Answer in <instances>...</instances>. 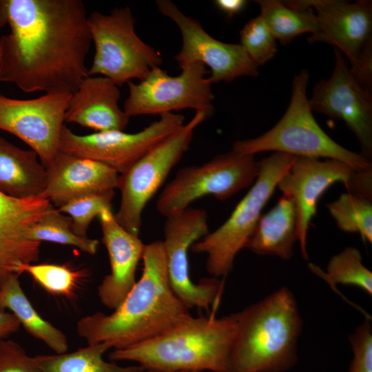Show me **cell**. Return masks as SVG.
Listing matches in <instances>:
<instances>
[{
    "label": "cell",
    "instance_id": "cell-39",
    "mask_svg": "<svg viewBox=\"0 0 372 372\" xmlns=\"http://www.w3.org/2000/svg\"><path fill=\"white\" fill-rule=\"evenodd\" d=\"M144 372H159L154 370H145ZM183 372H187V371H183Z\"/></svg>",
    "mask_w": 372,
    "mask_h": 372
},
{
    "label": "cell",
    "instance_id": "cell-32",
    "mask_svg": "<svg viewBox=\"0 0 372 372\" xmlns=\"http://www.w3.org/2000/svg\"><path fill=\"white\" fill-rule=\"evenodd\" d=\"M240 37V45L258 66L269 61L277 52L276 39L260 15L244 25Z\"/></svg>",
    "mask_w": 372,
    "mask_h": 372
},
{
    "label": "cell",
    "instance_id": "cell-12",
    "mask_svg": "<svg viewBox=\"0 0 372 372\" xmlns=\"http://www.w3.org/2000/svg\"><path fill=\"white\" fill-rule=\"evenodd\" d=\"M207 214L188 207L166 217L162 240L168 279L176 296L189 308L207 310L217 300L223 282L215 277L192 281L189 271L191 246L209 233Z\"/></svg>",
    "mask_w": 372,
    "mask_h": 372
},
{
    "label": "cell",
    "instance_id": "cell-13",
    "mask_svg": "<svg viewBox=\"0 0 372 372\" xmlns=\"http://www.w3.org/2000/svg\"><path fill=\"white\" fill-rule=\"evenodd\" d=\"M160 116L159 120L134 134L115 130L79 135L64 125L59 149L98 161L121 174L155 145L184 125L185 118L181 114L169 112Z\"/></svg>",
    "mask_w": 372,
    "mask_h": 372
},
{
    "label": "cell",
    "instance_id": "cell-24",
    "mask_svg": "<svg viewBox=\"0 0 372 372\" xmlns=\"http://www.w3.org/2000/svg\"><path fill=\"white\" fill-rule=\"evenodd\" d=\"M19 276H11L1 289L0 311L10 310L30 335L43 342L55 353L68 352L66 335L39 316L23 291Z\"/></svg>",
    "mask_w": 372,
    "mask_h": 372
},
{
    "label": "cell",
    "instance_id": "cell-36",
    "mask_svg": "<svg viewBox=\"0 0 372 372\" xmlns=\"http://www.w3.org/2000/svg\"><path fill=\"white\" fill-rule=\"evenodd\" d=\"M20 327V322L13 313L0 311V340L17 332Z\"/></svg>",
    "mask_w": 372,
    "mask_h": 372
},
{
    "label": "cell",
    "instance_id": "cell-3",
    "mask_svg": "<svg viewBox=\"0 0 372 372\" xmlns=\"http://www.w3.org/2000/svg\"><path fill=\"white\" fill-rule=\"evenodd\" d=\"M234 314L227 372H286L296 364L302 318L290 289L282 287Z\"/></svg>",
    "mask_w": 372,
    "mask_h": 372
},
{
    "label": "cell",
    "instance_id": "cell-33",
    "mask_svg": "<svg viewBox=\"0 0 372 372\" xmlns=\"http://www.w3.org/2000/svg\"><path fill=\"white\" fill-rule=\"evenodd\" d=\"M353 352L349 372H372V325L365 319L349 338Z\"/></svg>",
    "mask_w": 372,
    "mask_h": 372
},
{
    "label": "cell",
    "instance_id": "cell-34",
    "mask_svg": "<svg viewBox=\"0 0 372 372\" xmlns=\"http://www.w3.org/2000/svg\"><path fill=\"white\" fill-rule=\"evenodd\" d=\"M0 372H39L32 357L18 342L0 340Z\"/></svg>",
    "mask_w": 372,
    "mask_h": 372
},
{
    "label": "cell",
    "instance_id": "cell-20",
    "mask_svg": "<svg viewBox=\"0 0 372 372\" xmlns=\"http://www.w3.org/2000/svg\"><path fill=\"white\" fill-rule=\"evenodd\" d=\"M46 170V185L40 196L58 208L81 196L114 190L119 176L105 164L61 151Z\"/></svg>",
    "mask_w": 372,
    "mask_h": 372
},
{
    "label": "cell",
    "instance_id": "cell-17",
    "mask_svg": "<svg viewBox=\"0 0 372 372\" xmlns=\"http://www.w3.org/2000/svg\"><path fill=\"white\" fill-rule=\"evenodd\" d=\"M354 171L339 161L297 156L279 180L277 187L295 207L298 241L304 260L309 258L307 235L320 198L335 183H342L345 186Z\"/></svg>",
    "mask_w": 372,
    "mask_h": 372
},
{
    "label": "cell",
    "instance_id": "cell-16",
    "mask_svg": "<svg viewBox=\"0 0 372 372\" xmlns=\"http://www.w3.org/2000/svg\"><path fill=\"white\" fill-rule=\"evenodd\" d=\"M158 10L178 25L183 39L182 48L176 56L180 68L195 62L208 65L211 83L230 82L243 76H256L258 66L240 44L221 42L208 34L200 23L185 16L171 1H156Z\"/></svg>",
    "mask_w": 372,
    "mask_h": 372
},
{
    "label": "cell",
    "instance_id": "cell-26",
    "mask_svg": "<svg viewBox=\"0 0 372 372\" xmlns=\"http://www.w3.org/2000/svg\"><path fill=\"white\" fill-rule=\"evenodd\" d=\"M106 342L88 344L70 353L32 357L39 372H144L138 365L121 366L103 358L110 349Z\"/></svg>",
    "mask_w": 372,
    "mask_h": 372
},
{
    "label": "cell",
    "instance_id": "cell-15",
    "mask_svg": "<svg viewBox=\"0 0 372 372\" xmlns=\"http://www.w3.org/2000/svg\"><path fill=\"white\" fill-rule=\"evenodd\" d=\"M331 76L319 81L309 103L313 111L344 122L357 138L362 154L372 156V96L351 72L342 53L334 48Z\"/></svg>",
    "mask_w": 372,
    "mask_h": 372
},
{
    "label": "cell",
    "instance_id": "cell-8",
    "mask_svg": "<svg viewBox=\"0 0 372 372\" xmlns=\"http://www.w3.org/2000/svg\"><path fill=\"white\" fill-rule=\"evenodd\" d=\"M209 115L204 111H196L187 124L155 145L126 172L119 174L117 188L121 198L114 216L127 231L138 236L146 205L188 149L194 130Z\"/></svg>",
    "mask_w": 372,
    "mask_h": 372
},
{
    "label": "cell",
    "instance_id": "cell-5",
    "mask_svg": "<svg viewBox=\"0 0 372 372\" xmlns=\"http://www.w3.org/2000/svg\"><path fill=\"white\" fill-rule=\"evenodd\" d=\"M309 79L308 71L302 69L293 79L290 103L281 119L258 137L236 141L231 150L240 154L273 151L327 158L344 163L355 171L372 168L370 160L337 143L318 124L307 96Z\"/></svg>",
    "mask_w": 372,
    "mask_h": 372
},
{
    "label": "cell",
    "instance_id": "cell-21",
    "mask_svg": "<svg viewBox=\"0 0 372 372\" xmlns=\"http://www.w3.org/2000/svg\"><path fill=\"white\" fill-rule=\"evenodd\" d=\"M121 93L104 76L85 77L71 94L65 122L76 123L96 132L123 131L130 117L118 105Z\"/></svg>",
    "mask_w": 372,
    "mask_h": 372
},
{
    "label": "cell",
    "instance_id": "cell-6",
    "mask_svg": "<svg viewBox=\"0 0 372 372\" xmlns=\"http://www.w3.org/2000/svg\"><path fill=\"white\" fill-rule=\"evenodd\" d=\"M297 156L280 152L258 161V174L249 192L228 219L194 243L190 250L206 255V269L212 277L227 276L238 252L245 246L278 183Z\"/></svg>",
    "mask_w": 372,
    "mask_h": 372
},
{
    "label": "cell",
    "instance_id": "cell-11",
    "mask_svg": "<svg viewBox=\"0 0 372 372\" xmlns=\"http://www.w3.org/2000/svg\"><path fill=\"white\" fill-rule=\"evenodd\" d=\"M181 68L176 76L159 67L150 71L138 83H127L129 94L123 111L129 116L161 115L183 109H194L209 114L213 112L214 95L206 75L209 72L199 62Z\"/></svg>",
    "mask_w": 372,
    "mask_h": 372
},
{
    "label": "cell",
    "instance_id": "cell-23",
    "mask_svg": "<svg viewBox=\"0 0 372 372\" xmlns=\"http://www.w3.org/2000/svg\"><path fill=\"white\" fill-rule=\"evenodd\" d=\"M296 241L295 207L290 198L282 195L272 209L261 215L245 248L259 255L289 260Z\"/></svg>",
    "mask_w": 372,
    "mask_h": 372
},
{
    "label": "cell",
    "instance_id": "cell-38",
    "mask_svg": "<svg viewBox=\"0 0 372 372\" xmlns=\"http://www.w3.org/2000/svg\"><path fill=\"white\" fill-rule=\"evenodd\" d=\"M6 24V19L2 4V0H0V30Z\"/></svg>",
    "mask_w": 372,
    "mask_h": 372
},
{
    "label": "cell",
    "instance_id": "cell-29",
    "mask_svg": "<svg viewBox=\"0 0 372 372\" xmlns=\"http://www.w3.org/2000/svg\"><path fill=\"white\" fill-rule=\"evenodd\" d=\"M72 220L51 204L48 211L32 229L30 238L41 242H51L76 247L90 255L96 254L99 241L76 235L72 228Z\"/></svg>",
    "mask_w": 372,
    "mask_h": 372
},
{
    "label": "cell",
    "instance_id": "cell-31",
    "mask_svg": "<svg viewBox=\"0 0 372 372\" xmlns=\"http://www.w3.org/2000/svg\"><path fill=\"white\" fill-rule=\"evenodd\" d=\"M114 190L90 194L71 200L58 209L72 218L73 231L79 236H87L92 220L102 212L111 210Z\"/></svg>",
    "mask_w": 372,
    "mask_h": 372
},
{
    "label": "cell",
    "instance_id": "cell-27",
    "mask_svg": "<svg viewBox=\"0 0 372 372\" xmlns=\"http://www.w3.org/2000/svg\"><path fill=\"white\" fill-rule=\"evenodd\" d=\"M309 268L331 287L338 284L352 285L372 295V272L364 265L360 251L348 247L332 256L326 272L310 263Z\"/></svg>",
    "mask_w": 372,
    "mask_h": 372
},
{
    "label": "cell",
    "instance_id": "cell-19",
    "mask_svg": "<svg viewBox=\"0 0 372 372\" xmlns=\"http://www.w3.org/2000/svg\"><path fill=\"white\" fill-rule=\"evenodd\" d=\"M100 220L102 242L110 258L111 271L98 287L101 302L116 309L132 289L138 264L142 259L145 244L124 229L115 220L111 210L102 212Z\"/></svg>",
    "mask_w": 372,
    "mask_h": 372
},
{
    "label": "cell",
    "instance_id": "cell-2",
    "mask_svg": "<svg viewBox=\"0 0 372 372\" xmlns=\"http://www.w3.org/2000/svg\"><path fill=\"white\" fill-rule=\"evenodd\" d=\"M142 275L110 314L96 312L76 324L87 344L107 343L123 349L149 340L192 315L176 296L168 279L162 240L145 245Z\"/></svg>",
    "mask_w": 372,
    "mask_h": 372
},
{
    "label": "cell",
    "instance_id": "cell-9",
    "mask_svg": "<svg viewBox=\"0 0 372 372\" xmlns=\"http://www.w3.org/2000/svg\"><path fill=\"white\" fill-rule=\"evenodd\" d=\"M254 155L231 150L201 165L179 169L160 194L156 209L165 218L207 195L225 200L253 185L258 174Z\"/></svg>",
    "mask_w": 372,
    "mask_h": 372
},
{
    "label": "cell",
    "instance_id": "cell-30",
    "mask_svg": "<svg viewBox=\"0 0 372 372\" xmlns=\"http://www.w3.org/2000/svg\"><path fill=\"white\" fill-rule=\"evenodd\" d=\"M23 273H28L48 293L68 299L74 296L85 277L81 270L59 264L27 265Z\"/></svg>",
    "mask_w": 372,
    "mask_h": 372
},
{
    "label": "cell",
    "instance_id": "cell-7",
    "mask_svg": "<svg viewBox=\"0 0 372 372\" xmlns=\"http://www.w3.org/2000/svg\"><path fill=\"white\" fill-rule=\"evenodd\" d=\"M87 23L95 48L88 76L101 75L119 87L132 79L142 81L161 64L160 54L136 34L129 8L108 14L94 12Z\"/></svg>",
    "mask_w": 372,
    "mask_h": 372
},
{
    "label": "cell",
    "instance_id": "cell-28",
    "mask_svg": "<svg viewBox=\"0 0 372 372\" xmlns=\"http://www.w3.org/2000/svg\"><path fill=\"white\" fill-rule=\"evenodd\" d=\"M326 207L338 229L359 233L364 241L371 244L372 199L347 192Z\"/></svg>",
    "mask_w": 372,
    "mask_h": 372
},
{
    "label": "cell",
    "instance_id": "cell-4",
    "mask_svg": "<svg viewBox=\"0 0 372 372\" xmlns=\"http://www.w3.org/2000/svg\"><path fill=\"white\" fill-rule=\"evenodd\" d=\"M235 331L234 314L191 316L149 340L113 350L109 358L159 372H227Z\"/></svg>",
    "mask_w": 372,
    "mask_h": 372
},
{
    "label": "cell",
    "instance_id": "cell-1",
    "mask_svg": "<svg viewBox=\"0 0 372 372\" xmlns=\"http://www.w3.org/2000/svg\"><path fill=\"white\" fill-rule=\"evenodd\" d=\"M10 32L0 38V82L25 93L73 92L88 76L92 42L81 0H2Z\"/></svg>",
    "mask_w": 372,
    "mask_h": 372
},
{
    "label": "cell",
    "instance_id": "cell-10",
    "mask_svg": "<svg viewBox=\"0 0 372 372\" xmlns=\"http://www.w3.org/2000/svg\"><path fill=\"white\" fill-rule=\"evenodd\" d=\"M304 2L316 10L319 26L318 32L308 38L309 41L333 45L347 57L350 70L358 81L371 91V1L307 0Z\"/></svg>",
    "mask_w": 372,
    "mask_h": 372
},
{
    "label": "cell",
    "instance_id": "cell-18",
    "mask_svg": "<svg viewBox=\"0 0 372 372\" xmlns=\"http://www.w3.org/2000/svg\"><path fill=\"white\" fill-rule=\"evenodd\" d=\"M50 202L37 196L14 198L0 193V290L25 265L39 261L41 242L30 235L48 211Z\"/></svg>",
    "mask_w": 372,
    "mask_h": 372
},
{
    "label": "cell",
    "instance_id": "cell-37",
    "mask_svg": "<svg viewBox=\"0 0 372 372\" xmlns=\"http://www.w3.org/2000/svg\"><path fill=\"white\" fill-rule=\"evenodd\" d=\"M214 3L229 18H231L240 12L247 2L245 0H216Z\"/></svg>",
    "mask_w": 372,
    "mask_h": 372
},
{
    "label": "cell",
    "instance_id": "cell-14",
    "mask_svg": "<svg viewBox=\"0 0 372 372\" xmlns=\"http://www.w3.org/2000/svg\"><path fill=\"white\" fill-rule=\"evenodd\" d=\"M71 94L59 90L31 99L0 94V130L28 145L48 168L60 152V136Z\"/></svg>",
    "mask_w": 372,
    "mask_h": 372
},
{
    "label": "cell",
    "instance_id": "cell-35",
    "mask_svg": "<svg viewBox=\"0 0 372 372\" xmlns=\"http://www.w3.org/2000/svg\"><path fill=\"white\" fill-rule=\"evenodd\" d=\"M345 187L347 192L372 199V168L354 171Z\"/></svg>",
    "mask_w": 372,
    "mask_h": 372
},
{
    "label": "cell",
    "instance_id": "cell-22",
    "mask_svg": "<svg viewBox=\"0 0 372 372\" xmlns=\"http://www.w3.org/2000/svg\"><path fill=\"white\" fill-rule=\"evenodd\" d=\"M46 181V168L34 151L23 149L0 136V193L14 198L40 196Z\"/></svg>",
    "mask_w": 372,
    "mask_h": 372
},
{
    "label": "cell",
    "instance_id": "cell-25",
    "mask_svg": "<svg viewBox=\"0 0 372 372\" xmlns=\"http://www.w3.org/2000/svg\"><path fill=\"white\" fill-rule=\"evenodd\" d=\"M262 18L276 39L287 45L296 37L315 34L318 31V18L312 8L304 1H256Z\"/></svg>",
    "mask_w": 372,
    "mask_h": 372
}]
</instances>
